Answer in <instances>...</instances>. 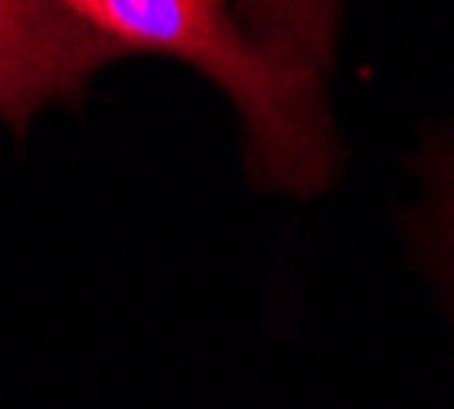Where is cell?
I'll return each mask as SVG.
<instances>
[{"label": "cell", "mask_w": 454, "mask_h": 409, "mask_svg": "<svg viewBox=\"0 0 454 409\" xmlns=\"http://www.w3.org/2000/svg\"><path fill=\"white\" fill-rule=\"evenodd\" d=\"M123 53L62 0H0V119L25 131L42 106L78 103L86 83Z\"/></svg>", "instance_id": "2"}, {"label": "cell", "mask_w": 454, "mask_h": 409, "mask_svg": "<svg viewBox=\"0 0 454 409\" xmlns=\"http://www.w3.org/2000/svg\"><path fill=\"white\" fill-rule=\"evenodd\" d=\"M430 185H434V205H430V254L434 266L442 271L446 287L454 291V144L438 147L430 160Z\"/></svg>", "instance_id": "4"}, {"label": "cell", "mask_w": 454, "mask_h": 409, "mask_svg": "<svg viewBox=\"0 0 454 409\" xmlns=\"http://www.w3.org/2000/svg\"><path fill=\"white\" fill-rule=\"evenodd\" d=\"M344 0H233L238 21L278 62L324 74L332 66Z\"/></svg>", "instance_id": "3"}, {"label": "cell", "mask_w": 454, "mask_h": 409, "mask_svg": "<svg viewBox=\"0 0 454 409\" xmlns=\"http://www.w3.org/2000/svg\"><path fill=\"white\" fill-rule=\"evenodd\" d=\"M78 21L123 50L168 53L222 86L250 139V172L262 189L319 193L336 177V131L319 74L278 62L254 42L233 0H62Z\"/></svg>", "instance_id": "1"}]
</instances>
